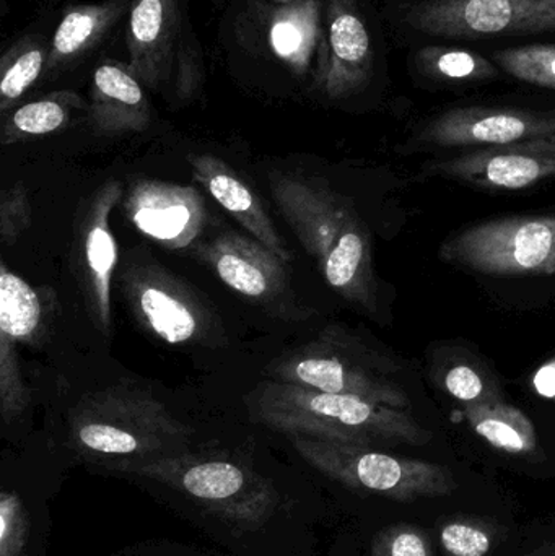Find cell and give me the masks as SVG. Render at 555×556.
<instances>
[{"instance_id":"cell-1","label":"cell","mask_w":555,"mask_h":556,"mask_svg":"<svg viewBox=\"0 0 555 556\" xmlns=\"http://www.w3.org/2000/svg\"><path fill=\"white\" fill-rule=\"evenodd\" d=\"M106 472L130 477L166 492L169 502L188 506L201 519H211L240 535L269 532L286 511L287 496L276 483L231 454L195 453L121 464Z\"/></svg>"},{"instance_id":"cell-2","label":"cell","mask_w":555,"mask_h":556,"mask_svg":"<svg viewBox=\"0 0 555 556\" xmlns=\"http://www.w3.org/2000/svg\"><path fill=\"white\" fill-rule=\"evenodd\" d=\"M270 194L280 214L326 281L368 313L378 309V283L367 227L326 182L295 173H270Z\"/></svg>"},{"instance_id":"cell-3","label":"cell","mask_w":555,"mask_h":556,"mask_svg":"<svg viewBox=\"0 0 555 556\" xmlns=\"http://www.w3.org/2000/svg\"><path fill=\"white\" fill-rule=\"evenodd\" d=\"M256 424L289 437L315 438L361 446H424L432 431L400 408L355 395L331 394L282 381H263L248 394Z\"/></svg>"},{"instance_id":"cell-4","label":"cell","mask_w":555,"mask_h":556,"mask_svg":"<svg viewBox=\"0 0 555 556\" xmlns=\"http://www.w3.org/2000/svg\"><path fill=\"white\" fill-rule=\"evenodd\" d=\"M194 430L165 404L133 388H108L81 399L68 417L67 443L78 459L106 472L121 464L192 450Z\"/></svg>"},{"instance_id":"cell-5","label":"cell","mask_w":555,"mask_h":556,"mask_svg":"<svg viewBox=\"0 0 555 556\" xmlns=\"http://www.w3.org/2000/svg\"><path fill=\"white\" fill-rule=\"evenodd\" d=\"M289 440L310 467L362 495L413 503L452 495L458 486L452 470L440 464L393 456L361 444L305 437Z\"/></svg>"},{"instance_id":"cell-6","label":"cell","mask_w":555,"mask_h":556,"mask_svg":"<svg viewBox=\"0 0 555 556\" xmlns=\"http://www.w3.org/2000/svg\"><path fill=\"white\" fill-rule=\"evenodd\" d=\"M445 263L488 276H554L555 215L499 218L449 238Z\"/></svg>"},{"instance_id":"cell-7","label":"cell","mask_w":555,"mask_h":556,"mask_svg":"<svg viewBox=\"0 0 555 556\" xmlns=\"http://www.w3.org/2000/svg\"><path fill=\"white\" fill-rule=\"evenodd\" d=\"M267 375L274 381L305 386L331 394L355 395L375 404L406 410V391L354 343L325 332L308 345L277 359Z\"/></svg>"},{"instance_id":"cell-8","label":"cell","mask_w":555,"mask_h":556,"mask_svg":"<svg viewBox=\"0 0 555 556\" xmlns=\"http://www.w3.org/2000/svg\"><path fill=\"white\" fill-rule=\"evenodd\" d=\"M407 25L439 38H494L555 31V0H420Z\"/></svg>"},{"instance_id":"cell-9","label":"cell","mask_w":555,"mask_h":556,"mask_svg":"<svg viewBox=\"0 0 555 556\" xmlns=\"http://www.w3.org/2000/svg\"><path fill=\"white\" fill-rule=\"evenodd\" d=\"M199 254L231 290L256 301L270 313L295 320L308 316L310 309L293 293L287 273L289 264L254 238L225 231L212 243L202 244Z\"/></svg>"},{"instance_id":"cell-10","label":"cell","mask_w":555,"mask_h":556,"mask_svg":"<svg viewBox=\"0 0 555 556\" xmlns=\"http://www.w3.org/2000/svg\"><path fill=\"white\" fill-rule=\"evenodd\" d=\"M124 290L142 326L169 345L205 342L215 319L194 291L155 266L127 267Z\"/></svg>"},{"instance_id":"cell-11","label":"cell","mask_w":555,"mask_h":556,"mask_svg":"<svg viewBox=\"0 0 555 556\" xmlns=\"http://www.w3.org/2000/svg\"><path fill=\"white\" fill-rule=\"evenodd\" d=\"M555 134V110L533 111L518 108H455L430 119L417 132L422 147L456 149V147L510 146L524 140Z\"/></svg>"},{"instance_id":"cell-12","label":"cell","mask_w":555,"mask_h":556,"mask_svg":"<svg viewBox=\"0 0 555 556\" xmlns=\"http://www.w3.org/2000/svg\"><path fill=\"white\" fill-rule=\"evenodd\" d=\"M426 172L482 189L533 188L538 182L555 178V134L432 162Z\"/></svg>"},{"instance_id":"cell-13","label":"cell","mask_w":555,"mask_h":556,"mask_svg":"<svg viewBox=\"0 0 555 556\" xmlns=\"http://www.w3.org/2000/svg\"><path fill=\"white\" fill-rule=\"evenodd\" d=\"M126 212L143 235L169 250L194 243L207 222L204 201L195 189L162 181L137 182Z\"/></svg>"},{"instance_id":"cell-14","label":"cell","mask_w":555,"mask_h":556,"mask_svg":"<svg viewBox=\"0 0 555 556\" xmlns=\"http://www.w3.org/2000/svg\"><path fill=\"white\" fill-rule=\"evenodd\" d=\"M329 71L326 90L341 98L361 90L374 72L370 33L354 0H329Z\"/></svg>"},{"instance_id":"cell-15","label":"cell","mask_w":555,"mask_h":556,"mask_svg":"<svg viewBox=\"0 0 555 556\" xmlns=\"http://www.w3.org/2000/svg\"><path fill=\"white\" fill-rule=\"evenodd\" d=\"M116 182L104 186L91 205L84 235L85 290L94 324L101 332L111 329V278L117 263L116 240L110 228V215L119 201Z\"/></svg>"},{"instance_id":"cell-16","label":"cell","mask_w":555,"mask_h":556,"mask_svg":"<svg viewBox=\"0 0 555 556\" xmlns=\"http://www.w3.org/2000/svg\"><path fill=\"white\" fill-rule=\"evenodd\" d=\"M191 165L195 179L228 214L237 218L244 230L250 231L251 238L287 264L292 261V253L274 227L266 208L261 204V199L254 194L250 186L238 178L234 169L211 155L195 156Z\"/></svg>"},{"instance_id":"cell-17","label":"cell","mask_w":555,"mask_h":556,"mask_svg":"<svg viewBox=\"0 0 555 556\" xmlns=\"http://www.w3.org/2000/svg\"><path fill=\"white\" fill-rule=\"evenodd\" d=\"M51 496L42 495L41 486H0V556H45Z\"/></svg>"},{"instance_id":"cell-18","label":"cell","mask_w":555,"mask_h":556,"mask_svg":"<svg viewBox=\"0 0 555 556\" xmlns=\"http://www.w3.org/2000/svg\"><path fill=\"white\" fill-rule=\"evenodd\" d=\"M466 420L478 437L510 456H531L538 451V437L530 418L504 401L465 405Z\"/></svg>"},{"instance_id":"cell-19","label":"cell","mask_w":555,"mask_h":556,"mask_svg":"<svg viewBox=\"0 0 555 556\" xmlns=\"http://www.w3.org/2000/svg\"><path fill=\"white\" fill-rule=\"evenodd\" d=\"M97 119L103 130L142 129L147 123L143 93L136 78L116 65H101L94 72Z\"/></svg>"},{"instance_id":"cell-20","label":"cell","mask_w":555,"mask_h":556,"mask_svg":"<svg viewBox=\"0 0 555 556\" xmlns=\"http://www.w3.org/2000/svg\"><path fill=\"white\" fill-rule=\"evenodd\" d=\"M45 324V306L38 291L2 263L0 273V333L10 339L33 340Z\"/></svg>"},{"instance_id":"cell-21","label":"cell","mask_w":555,"mask_h":556,"mask_svg":"<svg viewBox=\"0 0 555 556\" xmlns=\"http://www.w3.org/2000/svg\"><path fill=\"white\" fill-rule=\"evenodd\" d=\"M417 68L433 80L479 81L497 77L494 62L469 49L427 46L417 54Z\"/></svg>"},{"instance_id":"cell-22","label":"cell","mask_w":555,"mask_h":556,"mask_svg":"<svg viewBox=\"0 0 555 556\" xmlns=\"http://www.w3.org/2000/svg\"><path fill=\"white\" fill-rule=\"evenodd\" d=\"M495 64L517 80L555 90V45H527L494 54Z\"/></svg>"},{"instance_id":"cell-23","label":"cell","mask_w":555,"mask_h":556,"mask_svg":"<svg viewBox=\"0 0 555 556\" xmlns=\"http://www.w3.org/2000/svg\"><path fill=\"white\" fill-rule=\"evenodd\" d=\"M497 532L489 522L459 516L443 522L440 545L446 556H485L494 548Z\"/></svg>"},{"instance_id":"cell-24","label":"cell","mask_w":555,"mask_h":556,"mask_svg":"<svg viewBox=\"0 0 555 556\" xmlns=\"http://www.w3.org/2000/svg\"><path fill=\"white\" fill-rule=\"evenodd\" d=\"M15 340L0 333V410L5 424H12L29 404V391L20 372Z\"/></svg>"},{"instance_id":"cell-25","label":"cell","mask_w":555,"mask_h":556,"mask_svg":"<svg viewBox=\"0 0 555 556\" xmlns=\"http://www.w3.org/2000/svg\"><path fill=\"white\" fill-rule=\"evenodd\" d=\"M67 121V110L61 101L48 100L35 101L25 104L15 111L10 121L13 134L20 136H45L54 132L59 127L64 126Z\"/></svg>"},{"instance_id":"cell-26","label":"cell","mask_w":555,"mask_h":556,"mask_svg":"<svg viewBox=\"0 0 555 556\" xmlns=\"http://www.w3.org/2000/svg\"><path fill=\"white\" fill-rule=\"evenodd\" d=\"M371 556H436L432 542L422 529L394 525L378 532L371 544Z\"/></svg>"},{"instance_id":"cell-27","label":"cell","mask_w":555,"mask_h":556,"mask_svg":"<svg viewBox=\"0 0 555 556\" xmlns=\"http://www.w3.org/2000/svg\"><path fill=\"white\" fill-rule=\"evenodd\" d=\"M103 13L98 9H80L65 15L54 35V51L59 55L75 54L94 35Z\"/></svg>"},{"instance_id":"cell-28","label":"cell","mask_w":555,"mask_h":556,"mask_svg":"<svg viewBox=\"0 0 555 556\" xmlns=\"http://www.w3.org/2000/svg\"><path fill=\"white\" fill-rule=\"evenodd\" d=\"M42 64H45V51L41 48H31L16 55L9 67L3 68L2 81H0L3 106L25 93L26 88L41 74Z\"/></svg>"},{"instance_id":"cell-29","label":"cell","mask_w":555,"mask_h":556,"mask_svg":"<svg viewBox=\"0 0 555 556\" xmlns=\"http://www.w3.org/2000/svg\"><path fill=\"white\" fill-rule=\"evenodd\" d=\"M443 384H445L450 395L458 399V401L463 402L465 405L502 401L497 392L489 389L484 379L481 378V375L475 371V369L469 368V366H453V368L446 372Z\"/></svg>"},{"instance_id":"cell-30","label":"cell","mask_w":555,"mask_h":556,"mask_svg":"<svg viewBox=\"0 0 555 556\" xmlns=\"http://www.w3.org/2000/svg\"><path fill=\"white\" fill-rule=\"evenodd\" d=\"M31 225L28 195L22 186L3 192L0 201V237L5 244L13 243Z\"/></svg>"},{"instance_id":"cell-31","label":"cell","mask_w":555,"mask_h":556,"mask_svg":"<svg viewBox=\"0 0 555 556\" xmlns=\"http://www.w3.org/2000/svg\"><path fill=\"white\" fill-rule=\"evenodd\" d=\"M165 26V3L163 0H139L130 16V31L134 41L150 46L159 41Z\"/></svg>"},{"instance_id":"cell-32","label":"cell","mask_w":555,"mask_h":556,"mask_svg":"<svg viewBox=\"0 0 555 556\" xmlns=\"http://www.w3.org/2000/svg\"><path fill=\"white\" fill-rule=\"evenodd\" d=\"M114 556H212L207 552L199 551L186 544L175 542H146L123 548Z\"/></svg>"},{"instance_id":"cell-33","label":"cell","mask_w":555,"mask_h":556,"mask_svg":"<svg viewBox=\"0 0 555 556\" xmlns=\"http://www.w3.org/2000/svg\"><path fill=\"white\" fill-rule=\"evenodd\" d=\"M303 33L293 22H279L273 28V46L277 54L292 58L302 48Z\"/></svg>"},{"instance_id":"cell-34","label":"cell","mask_w":555,"mask_h":556,"mask_svg":"<svg viewBox=\"0 0 555 556\" xmlns=\"http://www.w3.org/2000/svg\"><path fill=\"white\" fill-rule=\"evenodd\" d=\"M534 389L538 394L555 401V358L538 369L533 379Z\"/></svg>"},{"instance_id":"cell-35","label":"cell","mask_w":555,"mask_h":556,"mask_svg":"<svg viewBox=\"0 0 555 556\" xmlns=\"http://www.w3.org/2000/svg\"><path fill=\"white\" fill-rule=\"evenodd\" d=\"M524 556H555V542L543 545V547H538L537 551Z\"/></svg>"},{"instance_id":"cell-36","label":"cell","mask_w":555,"mask_h":556,"mask_svg":"<svg viewBox=\"0 0 555 556\" xmlns=\"http://www.w3.org/2000/svg\"><path fill=\"white\" fill-rule=\"evenodd\" d=\"M280 2H286V0H280Z\"/></svg>"}]
</instances>
